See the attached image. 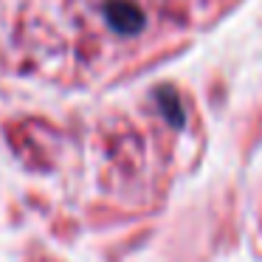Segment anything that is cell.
<instances>
[{
	"instance_id": "obj_2",
	"label": "cell",
	"mask_w": 262,
	"mask_h": 262,
	"mask_svg": "<svg viewBox=\"0 0 262 262\" xmlns=\"http://www.w3.org/2000/svg\"><path fill=\"white\" fill-rule=\"evenodd\" d=\"M155 99H158L161 110H164L166 121L175 127L183 124V110H181V99H178V93L172 91V88H161L158 93H155Z\"/></svg>"
},
{
	"instance_id": "obj_1",
	"label": "cell",
	"mask_w": 262,
	"mask_h": 262,
	"mask_svg": "<svg viewBox=\"0 0 262 262\" xmlns=\"http://www.w3.org/2000/svg\"><path fill=\"white\" fill-rule=\"evenodd\" d=\"M104 20L121 37H136L147 26V17H144L141 6L133 3V0H107L104 3Z\"/></svg>"
}]
</instances>
